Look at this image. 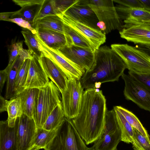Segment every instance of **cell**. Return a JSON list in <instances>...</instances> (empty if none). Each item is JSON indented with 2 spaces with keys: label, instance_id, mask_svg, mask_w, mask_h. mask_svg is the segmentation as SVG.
<instances>
[{
  "label": "cell",
  "instance_id": "obj_7",
  "mask_svg": "<svg viewBox=\"0 0 150 150\" xmlns=\"http://www.w3.org/2000/svg\"><path fill=\"white\" fill-rule=\"evenodd\" d=\"M121 133L114 109L107 110L104 128L91 147L95 150H115L121 141Z\"/></svg>",
  "mask_w": 150,
  "mask_h": 150
},
{
  "label": "cell",
  "instance_id": "obj_31",
  "mask_svg": "<svg viewBox=\"0 0 150 150\" xmlns=\"http://www.w3.org/2000/svg\"><path fill=\"white\" fill-rule=\"evenodd\" d=\"M123 115L127 121L133 127L136 129L144 136L150 139L147 131L143 127L138 118L132 112L120 106L114 107Z\"/></svg>",
  "mask_w": 150,
  "mask_h": 150
},
{
  "label": "cell",
  "instance_id": "obj_20",
  "mask_svg": "<svg viewBox=\"0 0 150 150\" xmlns=\"http://www.w3.org/2000/svg\"><path fill=\"white\" fill-rule=\"evenodd\" d=\"M115 7L119 17L123 21L141 22L150 20V12L144 9L130 8L118 4Z\"/></svg>",
  "mask_w": 150,
  "mask_h": 150
},
{
  "label": "cell",
  "instance_id": "obj_23",
  "mask_svg": "<svg viewBox=\"0 0 150 150\" xmlns=\"http://www.w3.org/2000/svg\"><path fill=\"white\" fill-rule=\"evenodd\" d=\"M64 25L62 19L58 15L49 16L37 21L35 29H46L64 34Z\"/></svg>",
  "mask_w": 150,
  "mask_h": 150
},
{
  "label": "cell",
  "instance_id": "obj_26",
  "mask_svg": "<svg viewBox=\"0 0 150 150\" xmlns=\"http://www.w3.org/2000/svg\"><path fill=\"white\" fill-rule=\"evenodd\" d=\"M65 118L61 103L58 105L51 113L42 128L49 131L57 129L62 125Z\"/></svg>",
  "mask_w": 150,
  "mask_h": 150
},
{
  "label": "cell",
  "instance_id": "obj_43",
  "mask_svg": "<svg viewBox=\"0 0 150 150\" xmlns=\"http://www.w3.org/2000/svg\"><path fill=\"white\" fill-rule=\"evenodd\" d=\"M125 25H138L143 26L145 28L148 29L150 30V20L139 22H137L132 21H123Z\"/></svg>",
  "mask_w": 150,
  "mask_h": 150
},
{
  "label": "cell",
  "instance_id": "obj_40",
  "mask_svg": "<svg viewBox=\"0 0 150 150\" xmlns=\"http://www.w3.org/2000/svg\"><path fill=\"white\" fill-rule=\"evenodd\" d=\"M45 0H13L16 4L22 7L27 6L42 4Z\"/></svg>",
  "mask_w": 150,
  "mask_h": 150
},
{
  "label": "cell",
  "instance_id": "obj_33",
  "mask_svg": "<svg viewBox=\"0 0 150 150\" xmlns=\"http://www.w3.org/2000/svg\"><path fill=\"white\" fill-rule=\"evenodd\" d=\"M134 141L131 143L134 150H150V139L133 127Z\"/></svg>",
  "mask_w": 150,
  "mask_h": 150
},
{
  "label": "cell",
  "instance_id": "obj_36",
  "mask_svg": "<svg viewBox=\"0 0 150 150\" xmlns=\"http://www.w3.org/2000/svg\"><path fill=\"white\" fill-rule=\"evenodd\" d=\"M23 48L22 41L13 42L11 43L8 49L9 57L8 64H11L18 56Z\"/></svg>",
  "mask_w": 150,
  "mask_h": 150
},
{
  "label": "cell",
  "instance_id": "obj_2",
  "mask_svg": "<svg viewBox=\"0 0 150 150\" xmlns=\"http://www.w3.org/2000/svg\"><path fill=\"white\" fill-rule=\"evenodd\" d=\"M127 67L121 57L109 47L101 46L95 52L94 62L80 79L84 88H99L103 83L117 81Z\"/></svg>",
  "mask_w": 150,
  "mask_h": 150
},
{
  "label": "cell",
  "instance_id": "obj_19",
  "mask_svg": "<svg viewBox=\"0 0 150 150\" xmlns=\"http://www.w3.org/2000/svg\"><path fill=\"white\" fill-rule=\"evenodd\" d=\"M36 35L46 45L55 50L66 45V40L64 34L41 28L35 29Z\"/></svg>",
  "mask_w": 150,
  "mask_h": 150
},
{
  "label": "cell",
  "instance_id": "obj_32",
  "mask_svg": "<svg viewBox=\"0 0 150 150\" xmlns=\"http://www.w3.org/2000/svg\"><path fill=\"white\" fill-rule=\"evenodd\" d=\"M21 33L25 39V42L31 54L39 58L43 55L39 43L35 38L36 33H33L29 30L22 31Z\"/></svg>",
  "mask_w": 150,
  "mask_h": 150
},
{
  "label": "cell",
  "instance_id": "obj_28",
  "mask_svg": "<svg viewBox=\"0 0 150 150\" xmlns=\"http://www.w3.org/2000/svg\"><path fill=\"white\" fill-rule=\"evenodd\" d=\"M115 110L117 120L121 133V141L127 144L132 143L134 141L133 127L129 124L123 115L116 109Z\"/></svg>",
  "mask_w": 150,
  "mask_h": 150
},
{
  "label": "cell",
  "instance_id": "obj_22",
  "mask_svg": "<svg viewBox=\"0 0 150 150\" xmlns=\"http://www.w3.org/2000/svg\"><path fill=\"white\" fill-rule=\"evenodd\" d=\"M23 62L18 56L11 64L7 66L8 72L5 96L6 99L15 98L14 93L15 81L18 72Z\"/></svg>",
  "mask_w": 150,
  "mask_h": 150
},
{
  "label": "cell",
  "instance_id": "obj_13",
  "mask_svg": "<svg viewBox=\"0 0 150 150\" xmlns=\"http://www.w3.org/2000/svg\"><path fill=\"white\" fill-rule=\"evenodd\" d=\"M18 120L17 150H30L37 130L35 122L23 114Z\"/></svg>",
  "mask_w": 150,
  "mask_h": 150
},
{
  "label": "cell",
  "instance_id": "obj_1",
  "mask_svg": "<svg viewBox=\"0 0 150 150\" xmlns=\"http://www.w3.org/2000/svg\"><path fill=\"white\" fill-rule=\"evenodd\" d=\"M107 110L101 90L92 88L84 91L79 114L71 120L86 145L94 143L101 134Z\"/></svg>",
  "mask_w": 150,
  "mask_h": 150
},
{
  "label": "cell",
  "instance_id": "obj_12",
  "mask_svg": "<svg viewBox=\"0 0 150 150\" xmlns=\"http://www.w3.org/2000/svg\"><path fill=\"white\" fill-rule=\"evenodd\" d=\"M58 15L64 23L74 29L87 41L95 51L105 42V35L100 30L76 21L63 13Z\"/></svg>",
  "mask_w": 150,
  "mask_h": 150
},
{
  "label": "cell",
  "instance_id": "obj_24",
  "mask_svg": "<svg viewBox=\"0 0 150 150\" xmlns=\"http://www.w3.org/2000/svg\"><path fill=\"white\" fill-rule=\"evenodd\" d=\"M58 128L50 131L42 128L37 129L30 150L44 149L53 139Z\"/></svg>",
  "mask_w": 150,
  "mask_h": 150
},
{
  "label": "cell",
  "instance_id": "obj_49",
  "mask_svg": "<svg viewBox=\"0 0 150 150\" xmlns=\"http://www.w3.org/2000/svg\"><path fill=\"white\" fill-rule=\"evenodd\" d=\"M115 150H117V149H116Z\"/></svg>",
  "mask_w": 150,
  "mask_h": 150
},
{
  "label": "cell",
  "instance_id": "obj_16",
  "mask_svg": "<svg viewBox=\"0 0 150 150\" xmlns=\"http://www.w3.org/2000/svg\"><path fill=\"white\" fill-rule=\"evenodd\" d=\"M47 77L57 86L61 93L67 88L68 79L59 67L51 59L43 55L39 58Z\"/></svg>",
  "mask_w": 150,
  "mask_h": 150
},
{
  "label": "cell",
  "instance_id": "obj_37",
  "mask_svg": "<svg viewBox=\"0 0 150 150\" xmlns=\"http://www.w3.org/2000/svg\"><path fill=\"white\" fill-rule=\"evenodd\" d=\"M129 75L150 88V74H140L129 71Z\"/></svg>",
  "mask_w": 150,
  "mask_h": 150
},
{
  "label": "cell",
  "instance_id": "obj_18",
  "mask_svg": "<svg viewBox=\"0 0 150 150\" xmlns=\"http://www.w3.org/2000/svg\"><path fill=\"white\" fill-rule=\"evenodd\" d=\"M18 118L14 126L13 127L9 126L7 120L1 121L0 150H17Z\"/></svg>",
  "mask_w": 150,
  "mask_h": 150
},
{
  "label": "cell",
  "instance_id": "obj_29",
  "mask_svg": "<svg viewBox=\"0 0 150 150\" xmlns=\"http://www.w3.org/2000/svg\"><path fill=\"white\" fill-rule=\"evenodd\" d=\"M7 112L8 114L7 120L8 125L14 126L17 119L23 114L20 98L16 97L10 99L8 105Z\"/></svg>",
  "mask_w": 150,
  "mask_h": 150
},
{
  "label": "cell",
  "instance_id": "obj_38",
  "mask_svg": "<svg viewBox=\"0 0 150 150\" xmlns=\"http://www.w3.org/2000/svg\"><path fill=\"white\" fill-rule=\"evenodd\" d=\"M114 3L130 8H143L139 0H113Z\"/></svg>",
  "mask_w": 150,
  "mask_h": 150
},
{
  "label": "cell",
  "instance_id": "obj_9",
  "mask_svg": "<svg viewBox=\"0 0 150 150\" xmlns=\"http://www.w3.org/2000/svg\"><path fill=\"white\" fill-rule=\"evenodd\" d=\"M121 77L125 83L124 95L125 98L150 112V88L129 74H124Z\"/></svg>",
  "mask_w": 150,
  "mask_h": 150
},
{
  "label": "cell",
  "instance_id": "obj_17",
  "mask_svg": "<svg viewBox=\"0 0 150 150\" xmlns=\"http://www.w3.org/2000/svg\"><path fill=\"white\" fill-rule=\"evenodd\" d=\"M119 33L121 37L127 41L150 45V30L143 26L124 24Z\"/></svg>",
  "mask_w": 150,
  "mask_h": 150
},
{
  "label": "cell",
  "instance_id": "obj_27",
  "mask_svg": "<svg viewBox=\"0 0 150 150\" xmlns=\"http://www.w3.org/2000/svg\"><path fill=\"white\" fill-rule=\"evenodd\" d=\"M43 4L22 7L19 10L14 11L10 18H21L29 22L35 29V19L40 11Z\"/></svg>",
  "mask_w": 150,
  "mask_h": 150
},
{
  "label": "cell",
  "instance_id": "obj_47",
  "mask_svg": "<svg viewBox=\"0 0 150 150\" xmlns=\"http://www.w3.org/2000/svg\"><path fill=\"white\" fill-rule=\"evenodd\" d=\"M139 1L142 4L143 8L150 12V0H139Z\"/></svg>",
  "mask_w": 150,
  "mask_h": 150
},
{
  "label": "cell",
  "instance_id": "obj_25",
  "mask_svg": "<svg viewBox=\"0 0 150 150\" xmlns=\"http://www.w3.org/2000/svg\"><path fill=\"white\" fill-rule=\"evenodd\" d=\"M63 28L67 41L66 45H74L93 50L88 42L72 28L64 23Z\"/></svg>",
  "mask_w": 150,
  "mask_h": 150
},
{
  "label": "cell",
  "instance_id": "obj_35",
  "mask_svg": "<svg viewBox=\"0 0 150 150\" xmlns=\"http://www.w3.org/2000/svg\"><path fill=\"white\" fill-rule=\"evenodd\" d=\"M78 0H53L54 6L57 15L62 14L71 6L77 2Z\"/></svg>",
  "mask_w": 150,
  "mask_h": 150
},
{
  "label": "cell",
  "instance_id": "obj_41",
  "mask_svg": "<svg viewBox=\"0 0 150 150\" xmlns=\"http://www.w3.org/2000/svg\"><path fill=\"white\" fill-rule=\"evenodd\" d=\"M8 72V68L7 66L3 70L0 71V92H1L4 84L7 81Z\"/></svg>",
  "mask_w": 150,
  "mask_h": 150
},
{
  "label": "cell",
  "instance_id": "obj_30",
  "mask_svg": "<svg viewBox=\"0 0 150 150\" xmlns=\"http://www.w3.org/2000/svg\"><path fill=\"white\" fill-rule=\"evenodd\" d=\"M30 59H27L24 61L17 73L14 87L15 98L24 90L28 74Z\"/></svg>",
  "mask_w": 150,
  "mask_h": 150
},
{
  "label": "cell",
  "instance_id": "obj_14",
  "mask_svg": "<svg viewBox=\"0 0 150 150\" xmlns=\"http://www.w3.org/2000/svg\"><path fill=\"white\" fill-rule=\"evenodd\" d=\"M78 1L63 13L76 21L100 30L97 26L99 21L94 12L89 6L80 3Z\"/></svg>",
  "mask_w": 150,
  "mask_h": 150
},
{
  "label": "cell",
  "instance_id": "obj_10",
  "mask_svg": "<svg viewBox=\"0 0 150 150\" xmlns=\"http://www.w3.org/2000/svg\"><path fill=\"white\" fill-rule=\"evenodd\" d=\"M35 38L43 55L53 61L64 72L68 79L80 80L86 71L84 69L70 61L57 51L48 47L36 35Z\"/></svg>",
  "mask_w": 150,
  "mask_h": 150
},
{
  "label": "cell",
  "instance_id": "obj_44",
  "mask_svg": "<svg viewBox=\"0 0 150 150\" xmlns=\"http://www.w3.org/2000/svg\"><path fill=\"white\" fill-rule=\"evenodd\" d=\"M9 100L3 97L1 95L0 96V112L7 111Z\"/></svg>",
  "mask_w": 150,
  "mask_h": 150
},
{
  "label": "cell",
  "instance_id": "obj_46",
  "mask_svg": "<svg viewBox=\"0 0 150 150\" xmlns=\"http://www.w3.org/2000/svg\"><path fill=\"white\" fill-rule=\"evenodd\" d=\"M14 11L1 13H0V20L8 21L9 20L13 15Z\"/></svg>",
  "mask_w": 150,
  "mask_h": 150
},
{
  "label": "cell",
  "instance_id": "obj_8",
  "mask_svg": "<svg viewBox=\"0 0 150 150\" xmlns=\"http://www.w3.org/2000/svg\"><path fill=\"white\" fill-rule=\"evenodd\" d=\"M83 90L80 80L68 79L67 88L61 93L62 105L66 117L72 120L79 114Z\"/></svg>",
  "mask_w": 150,
  "mask_h": 150
},
{
  "label": "cell",
  "instance_id": "obj_45",
  "mask_svg": "<svg viewBox=\"0 0 150 150\" xmlns=\"http://www.w3.org/2000/svg\"><path fill=\"white\" fill-rule=\"evenodd\" d=\"M134 47L145 53L150 57V45L137 44Z\"/></svg>",
  "mask_w": 150,
  "mask_h": 150
},
{
  "label": "cell",
  "instance_id": "obj_34",
  "mask_svg": "<svg viewBox=\"0 0 150 150\" xmlns=\"http://www.w3.org/2000/svg\"><path fill=\"white\" fill-rule=\"evenodd\" d=\"M57 15L55 11L53 0H45L41 9L35 19V22L45 17Z\"/></svg>",
  "mask_w": 150,
  "mask_h": 150
},
{
  "label": "cell",
  "instance_id": "obj_21",
  "mask_svg": "<svg viewBox=\"0 0 150 150\" xmlns=\"http://www.w3.org/2000/svg\"><path fill=\"white\" fill-rule=\"evenodd\" d=\"M39 91V88H26L16 97L20 99L23 114L31 118H33L34 106Z\"/></svg>",
  "mask_w": 150,
  "mask_h": 150
},
{
  "label": "cell",
  "instance_id": "obj_3",
  "mask_svg": "<svg viewBox=\"0 0 150 150\" xmlns=\"http://www.w3.org/2000/svg\"><path fill=\"white\" fill-rule=\"evenodd\" d=\"M39 89L33 117L37 129L42 128L51 113L58 105L62 103L60 92L52 81H50L46 86Z\"/></svg>",
  "mask_w": 150,
  "mask_h": 150
},
{
  "label": "cell",
  "instance_id": "obj_11",
  "mask_svg": "<svg viewBox=\"0 0 150 150\" xmlns=\"http://www.w3.org/2000/svg\"><path fill=\"white\" fill-rule=\"evenodd\" d=\"M56 51L66 58L84 69L86 71L91 68L95 59L96 51L91 49L65 45Z\"/></svg>",
  "mask_w": 150,
  "mask_h": 150
},
{
  "label": "cell",
  "instance_id": "obj_42",
  "mask_svg": "<svg viewBox=\"0 0 150 150\" xmlns=\"http://www.w3.org/2000/svg\"><path fill=\"white\" fill-rule=\"evenodd\" d=\"M18 56L20 59L23 62L27 59H31L32 57L28 50L23 48L21 51Z\"/></svg>",
  "mask_w": 150,
  "mask_h": 150
},
{
  "label": "cell",
  "instance_id": "obj_5",
  "mask_svg": "<svg viewBox=\"0 0 150 150\" xmlns=\"http://www.w3.org/2000/svg\"><path fill=\"white\" fill-rule=\"evenodd\" d=\"M78 2L90 7L99 21L104 23L106 28L105 34L115 30L120 31L123 28V21L118 15L113 0H79Z\"/></svg>",
  "mask_w": 150,
  "mask_h": 150
},
{
  "label": "cell",
  "instance_id": "obj_15",
  "mask_svg": "<svg viewBox=\"0 0 150 150\" xmlns=\"http://www.w3.org/2000/svg\"><path fill=\"white\" fill-rule=\"evenodd\" d=\"M50 81L40 63L39 58L33 55L24 89L40 88L47 85Z\"/></svg>",
  "mask_w": 150,
  "mask_h": 150
},
{
  "label": "cell",
  "instance_id": "obj_6",
  "mask_svg": "<svg viewBox=\"0 0 150 150\" xmlns=\"http://www.w3.org/2000/svg\"><path fill=\"white\" fill-rule=\"evenodd\" d=\"M111 48L122 59L129 71L150 74V57L145 53L126 44H113Z\"/></svg>",
  "mask_w": 150,
  "mask_h": 150
},
{
  "label": "cell",
  "instance_id": "obj_48",
  "mask_svg": "<svg viewBox=\"0 0 150 150\" xmlns=\"http://www.w3.org/2000/svg\"><path fill=\"white\" fill-rule=\"evenodd\" d=\"M88 150H95L92 148L91 147L88 148Z\"/></svg>",
  "mask_w": 150,
  "mask_h": 150
},
{
  "label": "cell",
  "instance_id": "obj_4",
  "mask_svg": "<svg viewBox=\"0 0 150 150\" xmlns=\"http://www.w3.org/2000/svg\"><path fill=\"white\" fill-rule=\"evenodd\" d=\"M88 148L72 120L65 117L56 135L45 150H88Z\"/></svg>",
  "mask_w": 150,
  "mask_h": 150
},
{
  "label": "cell",
  "instance_id": "obj_39",
  "mask_svg": "<svg viewBox=\"0 0 150 150\" xmlns=\"http://www.w3.org/2000/svg\"><path fill=\"white\" fill-rule=\"evenodd\" d=\"M8 21L14 23L18 25L27 29L34 33H36V29L28 21L20 18H10Z\"/></svg>",
  "mask_w": 150,
  "mask_h": 150
}]
</instances>
